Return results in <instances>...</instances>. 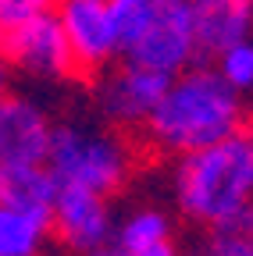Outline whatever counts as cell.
I'll use <instances>...</instances> for the list:
<instances>
[{"label":"cell","instance_id":"obj_3","mask_svg":"<svg viewBox=\"0 0 253 256\" xmlns=\"http://www.w3.org/2000/svg\"><path fill=\"white\" fill-rule=\"evenodd\" d=\"M47 168L57 185H79L111 200L136 174V150L111 124L93 128L82 121H54Z\"/></svg>","mask_w":253,"mask_h":256},{"label":"cell","instance_id":"obj_9","mask_svg":"<svg viewBox=\"0 0 253 256\" xmlns=\"http://www.w3.org/2000/svg\"><path fill=\"white\" fill-rule=\"evenodd\" d=\"M54 118L33 96L4 92L0 100V168L8 164H47Z\"/></svg>","mask_w":253,"mask_h":256},{"label":"cell","instance_id":"obj_19","mask_svg":"<svg viewBox=\"0 0 253 256\" xmlns=\"http://www.w3.org/2000/svg\"><path fill=\"white\" fill-rule=\"evenodd\" d=\"M8 78H11V72H8L4 57H0V100H4V92H8Z\"/></svg>","mask_w":253,"mask_h":256},{"label":"cell","instance_id":"obj_8","mask_svg":"<svg viewBox=\"0 0 253 256\" xmlns=\"http://www.w3.org/2000/svg\"><path fill=\"white\" fill-rule=\"evenodd\" d=\"M111 235H114V210L107 196L79 188V185L57 188L54 206H50V238L65 252L82 256L89 249L107 246Z\"/></svg>","mask_w":253,"mask_h":256},{"label":"cell","instance_id":"obj_2","mask_svg":"<svg viewBox=\"0 0 253 256\" xmlns=\"http://www.w3.org/2000/svg\"><path fill=\"white\" fill-rule=\"evenodd\" d=\"M175 210L203 232L242 224L253 210V118L203 150L175 156Z\"/></svg>","mask_w":253,"mask_h":256},{"label":"cell","instance_id":"obj_17","mask_svg":"<svg viewBox=\"0 0 253 256\" xmlns=\"http://www.w3.org/2000/svg\"><path fill=\"white\" fill-rule=\"evenodd\" d=\"M54 8H57V0H0V28L25 22L33 14H43V11H54Z\"/></svg>","mask_w":253,"mask_h":256},{"label":"cell","instance_id":"obj_1","mask_svg":"<svg viewBox=\"0 0 253 256\" xmlns=\"http://www.w3.org/2000/svg\"><path fill=\"white\" fill-rule=\"evenodd\" d=\"M246 118V100L217 75L214 64L196 60L168 78L157 107L139 128V139L153 153L175 160L225 139Z\"/></svg>","mask_w":253,"mask_h":256},{"label":"cell","instance_id":"obj_15","mask_svg":"<svg viewBox=\"0 0 253 256\" xmlns=\"http://www.w3.org/2000/svg\"><path fill=\"white\" fill-rule=\"evenodd\" d=\"M200 256H253V232L246 224H232V228H217L203 242Z\"/></svg>","mask_w":253,"mask_h":256},{"label":"cell","instance_id":"obj_12","mask_svg":"<svg viewBox=\"0 0 253 256\" xmlns=\"http://www.w3.org/2000/svg\"><path fill=\"white\" fill-rule=\"evenodd\" d=\"M57 178L47 164H8L0 168V203H11L18 210L50 217L54 196H57Z\"/></svg>","mask_w":253,"mask_h":256},{"label":"cell","instance_id":"obj_6","mask_svg":"<svg viewBox=\"0 0 253 256\" xmlns=\"http://www.w3.org/2000/svg\"><path fill=\"white\" fill-rule=\"evenodd\" d=\"M54 18L68 40L79 78H97L121 60V40L107 0H57Z\"/></svg>","mask_w":253,"mask_h":256},{"label":"cell","instance_id":"obj_11","mask_svg":"<svg viewBox=\"0 0 253 256\" xmlns=\"http://www.w3.org/2000/svg\"><path fill=\"white\" fill-rule=\"evenodd\" d=\"M111 242L118 249H125L129 256H182L168 210L150 206V203L129 210L121 220H114Z\"/></svg>","mask_w":253,"mask_h":256},{"label":"cell","instance_id":"obj_10","mask_svg":"<svg viewBox=\"0 0 253 256\" xmlns=\"http://www.w3.org/2000/svg\"><path fill=\"white\" fill-rule=\"evenodd\" d=\"M200 57L214 60L225 46L253 36V0H189Z\"/></svg>","mask_w":253,"mask_h":256},{"label":"cell","instance_id":"obj_4","mask_svg":"<svg viewBox=\"0 0 253 256\" xmlns=\"http://www.w3.org/2000/svg\"><path fill=\"white\" fill-rule=\"evenodd\" d=\"M121 57L143 64L157 75H178L189 64L203 60L196 43V22L189 0H157L150 18L139 25V32L121 46Z\"/></svg>","mask_w":253,"mask_h":256},{"label":"cell","instance_id":"obj_5","mask_svg":"<svg viewBox=\"0 0 253 256\" xmlns=\"http://www.w3.org/2000/svg\"><path fill=\"white\" fill-rule=\"evenodd\" d=\"M0 57L8 72H18L36 82H72L79 78L75 57L68 50V40L61 32L54 11L33 14L25 22L0 28Z\"/></svg>","mask_w":253,"mask_h":256},{"label":"cell","instance_id":"obj_13","mask_svg":"<svg viewBox=\"0 0 253 256\" xmlns=\"http://www.w3.org/2000/svg\"><path fill=\"white\" fill-rule=\"evenodd\" d=\"M50 242V217L0 203V256H47Z\"/></svg>","mask_w":253,"mask_h":256},{"label":"cell","instance_id":"obj_18","mask_svg":"<svg viewBox=\"0 0 253 256\" xmlns=\"http://www.w3.org/2000/svg\"><path fill=\"white\" fill-rule=\"evenodd\" d=\"M82 256H129L125 249H118L114 242H107V246H100V249H89V252H82Z\"/></svg>","mask_w":253,"mask_h":256},{"label":"cell","instance_id":"obj_14","mask_svg":"<svg viewBox=\"0 0 253 256\" xmlns=\"http://www.w3.org/2000/svg\"><path fill=\"white\" fill-rule=\"evenodd\" d=\"M210 64L217 68V75L242 96V100H249V96H253V36H246V40L225 46Z\"/></svg>","mask_w":253,"mask_h":256},{"label":"cell","instance_id":"obj_16","mask_svg":"<svg viewBox=\"0 0 253 256\" xmlns=\"http://www.w3.org/2000/svg\"><path fill=\"white\" fill-rule=\"evenodd\" d=\"M107 4H111V18H114V28H118V40L125 46L139 32V25L150 18L157 0H107Z\"/></svg>","mask_w":253,"mask_h":256},{"label":"cell","instance_id":"obj_7","mask_svg":"<svg viewBox=\"0 0 253 256\" xmlns=\"http://www.w3.org/2000/svg\"><path fill=\"white\" fill-rule=\"evenodd\" d=\"M164 86H168L164 75L121 57L107 72L97 75L93 100H97V110L111 128H118V132H139L143 121L150 118V110L157 107V100H161Z\"/></svg>","mask_w":253,"mask_h":256}]
</instances>
